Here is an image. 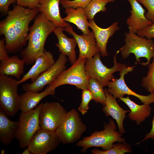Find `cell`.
Here are the masks:
<instances>
[{
  "label": "cell",
  "instance_id": "obj_27",
  "mask_svg": "<svg viewBox=\"0 0 154 154\" xmlns=\"http://www.w3.org/2000/svg\"><path fill=\"white\" fill-rule=\"evenodd\" d=\"M103 88L101 84L96 80L89 78L88 89L93 96V100L96 103H100L104 106L106 98Z\"/></svg>",
  "mask_w": 154,
  "mask_h": 154
},
{
  "label": "cell",
  "instance_id": "obj_30",
  "mask_svg": "<svg viewBox=\"0 0 154 154\" xmlns=\"http://www.w3.org/2000/svg\"><path fill=\"white\" fill-rule=\"evenodd\" d=\"M82 90L81 102L78 110L82 114L84 115L89 109V102L93 100V98L92 93L88 89Z\"/></svg>",
  "mask_w": 154,
  "mask_h": 154
},
{
  "label": "cell",
  "instance_id": "obj_5",
  "mask_svg": "<svg viewBox=\"0 0 154 154\" xmlns=\"http://www.w3.org/2000/svg\"><path fill=\"white\" fill-rule=\"evenodd\" d=\"M86 60L78 58L70 68L62 72L46 88L55 90L59 86L70 84L82 90L88 89L89 78L85 70Z\"/></svg>",
  "mask_w": 154,
  "mask_h": 154
},
{
  "label": "cell",
  "instance_id": "obj_15",
  "mask_svg": "<svg viewBox=\"0 0 154 154\" xmlns=\"http://www.w3.org/2000/svg\"><path fill=\"white\" fill-rule=\"evenodd\" d=\"M130 3L131 9V15L126 20L129 32L137 33L150 26L153 23L145 17V10L137 0H127Z\"/></svg>",
  "mask_w": 154,
  "mask_h": 154
},
{
  "label": "cell",
  "instance_id": "obj_11",
  "mask_svg": "<svg viewBox=\"0 0 154 154\" xmlns=\"http://www.w3.org/2000/svg\"><path fill=\"white\" fill-rule=\"evenodd\" d=\"M67 60L66 56L60 53L57 60L52 66L39 75L34 81L23 84V89L25 92H39L41 91L45 86L52 83L66 70Z\"/></svg>",
  "mask_w": 154,
  "mask_h": 154
},
{
  "label": "cell",
  "instance_id": "obj_4",
  "mask_svg": "<svg viewBox=\"0 0 154 154\" xmlns=\"http://www.w3.org/2000/svg\"><path fill=\"white\" fill-rule=\"evenodd\" d=\"M125 44L118 50L120 51L122 58L125 59L132 53L135 56L136 63L140 62V58L144 57L147 62L139 63L143 66L149 64L154 56V42L152 39L140 37L132 32L125 33Z\"/></svg>",
  "mask_w": 154,
  "mask_h": 154
},
{
  "label": "cell",
  "instance_id": "obj_1",
  "mask_svg": "<svg viewBox=\"0 0 154 154\" xmlns=\"http://www.w3.org/2000/svg\"><path fill=\"white\" fill-rule=\"evenodd\" d=\"M39 12L38 8L31 9L17 5L0 22V35L5 36L8 53H16L26 45L29 25Z\"/></svg>",
  "mask_w": 154,
  "mask_h": 154
},
{
  "label": "cell",
  "instance_id": "obj_12",
  "mask_svg": "<svg viewBox=\"0 0 154 154\" xmlns=\"http://www.w3.org/2000/svg\"><path fill=\"white\" fill-rule=\"evenodd\" d=\"M61 142L56 132L40 128L31 139L27 147L33 154H46L56 148Z\"/></svg>",
  "mask_w": 154,
  "mask_h": 154
},
{
  "label": "cell",
  "instance_id": "obj_29",
  "mask_svg": "<svg viewBox=\"0 0 154 154\" xmlns=\"http://www.w3.org/2000/svg\"><path fill=\"white\" fill-rule=\"evenodd\" d=\"M147 67L148 71L146 76L142 79L141 85L148 92L154 94V56Z\"/></svg>",
  "mask_w": 154,
  "mask_h": 154
},
{
  "label": "cell",
  "instance_id": "obj_23",
  "mask_svg": "<svg viewBox=\"0 0 154 154\" xmlns=\"http://www.w3.org/2000/svg\"><path fill=\"white\" fill-rule=\"evenodd\" d=\"M25 64L23 60L19 58L17 55L9 57L5 60L1 61L0 74L13 76L19 80L24 73Z\"/></svg>",
  "mask_w": 154,
  "mask_h": 154
},
{
  "label": "cell",
  "instance_id": "obj_18",
  "mask_svg": "<svg viewBox=\"0 0 154 154\" xmlns=\"http://www.w3.org/2000/svg\"><path fill=\"white\" fill-rule=\"evenodd\" d=\"M55 62L52 54L48 51L44 50V54L36 60L33 65L22 78L18 80L19 85L31 79L34 81L39 75L50 68Z\"/></svg>",
  "mask_w": 154,
  "mask_h": 154
},
{
  "label": "cell",
  "instance_id": "obj_9",
  "mask_svg": "<svg viewBox=\"0 0 154 154\" xmlns=\"http://www.w3.org/2000/svg\"><path fill=\"white\" fill-rule=\"evenodd\" d=\"M42 104L41 103L35 109L27 112H22L20 114L16 138L20 147H27L33 135L40 128L39 114Z\"/></svg>",
  "mask_w": 154,
  "mask_h": 154
},
{
  "label": "cell",
  "instance_id": "obj_38",
  "mask_svg": "<svg viewBox=\"0 0 154 154\" xmlns=\"http://www.w3.org/2000/svg\"><path fill=\"white\" fill-rule=\"evenodd\" d=\"M31 154L29 149L27 147L25 149L22 153V154Z\"/></svg>",
  "mask_w": 154,
  "mask_h": 154
},
{
  "label": "cell",
  "instance_id": "obj_16",
  "mask_svg": "<svg viewBox=\"0 0 154 154\" xmlns=\"http://www.w3.org/2000/svg\"><path fill=\"white\" fill-rule=\"evenodd\" d=\"M89 27L93 32L96 40L97 47L102 56L108 55L106 50L108 41L119 27L117 22H115L106 28H102L97 25L94 20L89 21Z\"/></svg>",
  "mask_w": 154,
  "mask_h": 154
},
{
  "label": "cell",
  "instance_id": "obj_31",
  "mask_svg": "<svg viewBox=\"0 0 154 154\" xmlns=\"http://www.w3.org/2000/svg\"><path fill=\"white\" fill-rule=\"evenodd\" d=\"M92 0H62L60 4L63 8L76 9L81 7L85 9Z\"/></svg>",
  "mask_w": 154,
  "mask_h": 154
},
{
  "label": "cell",
  "instance_id": "obj_13",
  "mask_svg": "<svg viewBox=\"0 0 154 154\" xmlns=\"http://www.w3.org/2000/svg\"><path fill=\"white\" fill-rule=\"evenodd\" d=\"M135 66L128 67L120 72V78H114L108 84L106 89L116 98L123 97L125 95H132L138 98L143 104H150L154 103V94L148 96L139 94L131 90L126 85L124 80L125 75L133 70Z\"/></svg>",
  "mask_w": 154,
  "mask_h": 154
},
{
  "label": "cell",
  "instance_id": "obj_19",
  "mask_svg": "<svg viewBox=\"0 0 154 154\" xmlns=\"http://www.w3.org/2000/svg\"><path fill=\"white\" fill-rule=\"evenodd\" d=\"M106 96V101L103 106L102 111L106 116H110L116 121L119 132L123 133L125 132L123 122L126 114L129 111L125 110L118 104L116 99L106 89L104 90Z\"/></svg>",
  "mask_w": 154,
  "mask_h": 154
},
{
  "label": "cell",
  "instance_id": "obj_8",
  "mask_svg": "<svg viewBox=\"0 0 154 154\" xmlns=\"http://www.w3.org/2000/svg\"><path fill=\"white\" fill-rule=\"evenodd\" d=\"M87 129L78 111L73 108L67 112L56 132L61 142L70 144L78 140Z\"/></svg>",
  "mask_w": 154,
  "mask_h": 154
},
{
  "label": "cell",
  "instance_id": "obj_28",
  "mask_svg": "<svg viewBox=\"0 0 154 154\" xmlns=\"http://www.w3.org/2000/svg\"><path fill=\"white\" fill-rule=\"evenodd\" d=\"M131 146L128 144L123 142L114 144L110 149L106 151H101L94 149L92 151L93 154H123L131 152Z\"/></svg>",
  "mask_w": 154,
  "mask_h": 154
},
{
  "label": "cell",
  "instance_id": "obj_35",
  "mask_svg": "<svg viewBox=\"0 0 154 154\" xmlns=\"http://www.w3.org/2000/svg\"><path fill=\"white\" fill-rule=\"evenodd\" d=\"M15 3H16V0H0V12L3 14H7L10 11L9 6Z\"/></svg>",
  "mask_w": 154,
  "mask_h": 154
},
{
  "label": "cell",
  "instance_id": "obj_40",
  "mask_svg": "<svg viewBox=\"0 0 154 154\" xmlns=\"http://www.w3.org/2000/svg\"></svg>",
  "mask_w": 154,
  "mask_h": 154
},
{
  "label": "cell",
  "instance_id": "obj_21",
  "mask_svg": "<svg viewBox=\"0 0 154 154\" xmlns=\"http://www.w3.org/2000/svg\"><path fill=\"white\" fill-rule=\"evenodd\" d=\"M55 90L46 88L40 93L27 91L19 95L20 110L22 112H27L33 109L43 98L46 96L54 95Z\"/></svg>",
  "mask_w": 154,
  "mask_h": 154
},
{
  "label": "cell",
  "instance_id": "obj_7",
  "mask_svg": "<svg viewBox=\"0 0 154 154\" xmlns=\"http://www.w3.org/2000/svg\"><path fill=\"white\" fill-rule=\"evenodd\" d=\"M18 80L0 74V106L7 116L12 117L20 110Z\"/></svg>",
  "mask_w": 154,
  "mask_h": 154
},
{
  "label": "cell",
  "instance_id": "obj_34",
  "mask_svg": "<svg viewBox=\"0 0 154 154\" xmlns=\"http://www.w3.org/2000/svg\"><path fill=\"white\" fill-rule=\"evenodd\" d=\"M137 34L140 37L147 39L154 38V23L138 32Z\"/></svg>",
  "mask_w": 154,
  "mask_h": 154
},
{
  "label": "cell",
  "instance_id": "obj_39",
  "mask_svg": "<svg viewBox=\"0 0 154 154\" xmlns=\"http://www.w3.org/2000/svg\"><path fill=\"white\" fill-rule=\"evenodd\" d=\"M5 152V151L3 150H2L1 151V154H4Z\"/></svg>",
  "mask_w": 154,
  "mask_h": 154
},
{
  "label": "cell",
  "instance_id": "obj_14",
  "mask_svg": "<svg viewBox=\"0 0 154 154\" xmlns=\"http://www.w3.org/2000/svg\"><path fill=\"white\" fill-rule=\"evenodd\" d=\"M62 29L63 31L72 35L75 39L79 49L78 58H92L99 51L92 31L87 34L83 33L82 35H78L74 31L72 27L69 24Z\"/></svg>",
  "mask_w": 154,
  "mask_h": 154
},
{
  "label": "cell",
  "instance_id": "obj_10",
  "mask_svg": "<svg viewBox=\"0 0 154 154\" xmlns=\"http://www.w3.org/2000/svg\"><path fill=\"white\" fill-rule=\"evenodd\" d=\"M67 112L56 102H46L43 104L39 114L41 128L56 132L64 120Z\"/></svg>",
  "mask_w": 154,
  "mask_h": 154
},
{
  "label": "cell",
  "instance_id": "obj_2",
  "mask_svg": "<svg viewBox=\"0 0 154 154\" xmlns=\"http://www.w3.org/2000/svg\"><path fill=\"white\" fill-rule=\"evenodd\" d=\"M56 28L43 14L40 13L37 15L33 24L29 28V33L26 38L27 46L20 53L25 64L34 63L38 57L44 54L46 40Z\"/></svg>",
  "mask_w": 154,
  "mask_h": 154
},
{
  "label": "cell",
  "instance_id": "obj_17",
  "mask_svg": "<svg viewBox=\"0 0 154 154\" xmlns=\"http://www.w3.org/2000/svg\"><path fill=\"white\" fill-rule=\"evenodd\" d=\"M62 0H40L38 8L56 28H64L68 23L64 21L61 16L59 4Z\"/></svg>",
  "mask_w": 154,
  "mask_h": 154
},
{
  "label": "cell",
  "instance_id": "obj_36",
  "mask_svg": "<svg viewBox=\"0 0 154 154\" xmlns=\"http://www.w3.org/2000/svg\"><path fill=\"white\" fill-rule=\"evenodd\" d=\"M5 38L4 37L0 40V60H3L7 59L9 56L7 54L5 44Z\"/></svg>",
  "mask_w": 154,
  "mask_h": 154
},
{
  "label": "cell",
  "instance_id": "obj_24",
  "mask_svg": "<svg viewBox=\"0 0 154 154\" xmlns=\"http://www.w3.org/2000/svg\"><path fill=\"white\" fill-rule=\"evenodd\" d=\"M65 9L64 13L67 16L63 18L64 21L75 25L83 33L87 34L91 32L89 29V23L88 21L85 9L68 8Z\"/></svg>",
  "mask_w": 154,
  "mask_h": 154
},
{
  "label": "cell",
  "instance_id": "obj_25",
  "mask_svg": "<svg viewBox=\"0 0 154 154\" xmlns=\"http://www.w3.org/2000/svg\"><path fill=\"white\" fill-rule=\"evenodd\" d=\"M129 108L130 112L128 116L129 119L140 124L151 115V108L149 104L139 105L131 100L129 96L119 98Z\"/></svg>",
  "mask_w": 154,
  "mask_h": 154
},
{
  "label": "cell",
  "instance_id": "obj_33",
  "mask_svg": "<svg viewBox=\"0 0 154 154\" xmlns=\"http://www.w3.org/2000/svg\"><path fill=\"white\" fill-rule=\"evenodd\" d=\"M17 5L31 9L38 8L40 0H16Z\"/></svg>",
  "mask_w": 154,
  "mask_h": 154
},
{
  "label": "cell",
  "instance_id": "obj_6",
  "mask_svg": "<svg viewBox=\"0 0 154 154\" xmlns=\"http://www.w3.org/2000/svg\"><path fill=\"white\" fill-rule=\"evenodd\" d=\"M116 54L114 57V65L111 68L104 65L100 59L101 54L99 51L92 58L86 59L85 68L88 77L93 78L99 82L104 87L108 86L109 82L114 79L113 74L120 72L127 67L117 62Z\"/></svg>",
  "mask_w": 154,
  "mask_h": 154
},
{
  "label": "cell",
  "instance_id": "obj_20",
  "mask_svg": "<svg viewBox=\"0 0 154 154\" xmlns=\"http://www.w3.org/2000/svg\"><path fill=\"white\" fill-rule=\"evenodd\" d=\"M62 28H56L53 32L57 37L58 42L56 44L59 52L68 56L71 64L77 60L75 48L77 44L74 38H69L63 33Z\"/></svg>",
  "mask_w": 154,
  "mask_h": 154
},
{
  "label": "cell",
  "instance_id": "obj_22",
  "mask_svg": "<svg viewBox=\"0 0 154 154\" xmlns=\"http://www.w3.org/2000/svg\"><path fill=\"white\" fill-rule=\"evenodd\" d=\"M6 114L0 110V141L3 145L10 144L16 137L19 121L10 120Z\"/></svg>",
  "mask_w": 154,
  "mask_h": 154
},
{
  "label": "cell",
  "instance_id": "obj_37",
  "mask_svg": "<svg viewBox=\"0 0 154 154\" xmlns=\"http://www.w3.org/2000/svg\"><path fill=\"white\" fill-rule=\"evenodd\" d=\"M149 139H154V116L152 119V128L150 131L149 133H147L144 138L142 141L137 143V144H139L141 142Z\"/></svg>",
  "mask_w": 154,
  "mask_h": 154
},
{
  "label": "cell",
  "instance_id": "obj_32",
  "mask_svg": "<svg viewBox=\"0 0 154 154\" xmlns=\"http://www.w3.org/2000/svg\"><path fill=\"white\" fill-rule=\"evenodd\" d=\"M139 3L142 4L147 9L145 14L146 17L154 23V0H137Z\"/></svg>",
  "mask_w": 154,
  "mask_h": 154
},
{
  "label": "cell",
  "instance_id": "obj_3",
  "mask_svg": "<svg viewBox=\"0 0 154 154\" xmlns=\"http://www.w3.org/2000/svg\"><path fill=\"white\" fill-rule=\"evenodd\" d=\"M104 128L103 130L95 131L90 135L84 137L77 143L76 145L82 147L81 151L85 153L90 147H101L103 150L106 151L110 149L116 142H124L125 139L122 137L121 133L116 131V127L113 120L110 119Z\"/></svg>",
  "mask_w": 154,
  "mask_h": 154
},
{
  "label": "cell",
  "instance_id": "obj_26",
  "mask_svg": "<svg viewBox=\"0 0 154 154\" xmlns=\"http://www.w3.org/2000/svg\"><path fill=\"white\" fill-rule=\"evenodd\" d=\"M115 0H92L85 9L88 20H94L95 15L98 13L105 12L106 10V5L109 3L114 2Z\"/></svg>",
  "mask_w": 154,
  "mask_h": 154
}]
</instances>
